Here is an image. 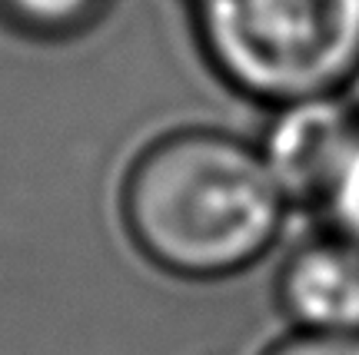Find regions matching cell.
<instances>
[{
	"instance_id": "obj_1",
	"label": "cell",
	"mask_w": 359,
	"mask_h": 355,
	"mask_svg": "<svg viewBox=\"0 0 359 355\" xmlns=\"http://www.w3.org/2000/svg\"><path fill=\"white\" fill-rule=\"evenodd\" d=\"M286 193L263 153L230 133L187 130L133 163L123 213L154 263L190 279L250 266L283 223Z\"/></svg>"
},
{
	"instance_id": "obj_2",
	"label": "cell",
	"mask_w": 359,
	"mask_h": 355,
	"mask_svg": "<svg viewBox=\"0 0 359 355\" xmlns=\"http://www.w3.org/2000/svg\"><path fill=\"white\" fill-rule=\"evenodd\" d=\"M190 20L223 83L266 106L359 80V0H190Z\"/></svg>"
},
{
	"instance_id": "obj_3",
	"label": "cell",
	"mask_w": 359,
	"mask_h": 355,
	"mask_svg": "<svg viewBox=\"0 0 359 355\" xmlns=\"http://www.w3.org/2000/svg\"><path fill=\"white\" fill-rule=\"evenodd\" d=\"M273 110L259 146L269 173L286 200L323 203L359 130V100L353 93H326Z\"/></svg>"
},
{
	"instance_id": "obj_4",
	"label": "cell",
	"mask_w": 359,
	"mask_h": 355,
	"mask_svg": "<svg viewBox=\"0 0 359 355\" xmlns=\"http://www.w3.org/2000/svg\"><path fill=\"white\" fill-rule=\"evenodd\" d=\"M280 299L306 332H359V242L333 236L299 246L283 269Z\"/></svg>"
},
{
	"instance_id": "obj_5",
	"label": "cell",
	"mask_w": 359,
	"mask_h": 355,
	"mask_svg": "<svg viewBox=\"0 0 359 355\" xmlns=\"http://www.w3.org/2000/svg\"><path fill=\"white\" fill-rule=\"evenodd\" d=\"M0 7L34 34H70L97 17L103 0H0Z\"/></svg>"
},
{
	"instance_id": "obj_6",
	"label": "cell",
	"mask_w": 359,
	"mask_h": 355,
	"mask_svg": "<svg viewBox=\"0 0 359 355\" xmlns=\"http://www.w3.org/2000/svg\"><path fill=\"white\" fill-rule=\"evenodd\" d=\"M323 206L336 219L339 232L359 242V130L353 137V143H349L339 169H336V179L330 186V193H326Z\"/></svg>"
},
{
	"instance_id": "obj_7",
	"label": "cell",
	"mask_w": 359,
	"mask_h": 355,
	"mask_svg": "<svg viewBox=\"0 0 359 355\" xmlns=\"http://www.w3.org/2000/svg\"><path fill=\"white\" fill-rule=\"evenodd\" d=\"M269 355H359V332H299Z\"/></svg>"
}]
</instances>
